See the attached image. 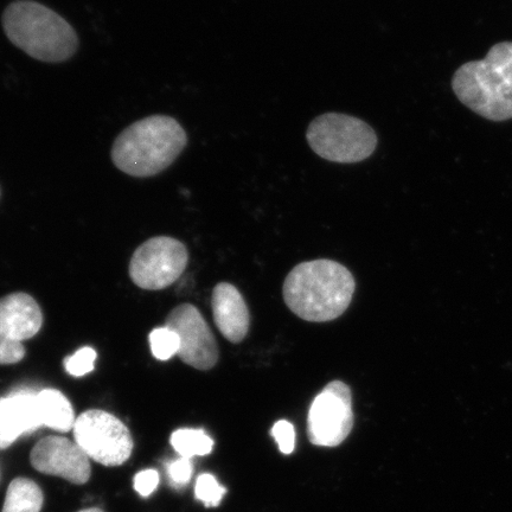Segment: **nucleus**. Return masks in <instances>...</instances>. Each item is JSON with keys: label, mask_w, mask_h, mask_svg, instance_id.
I'll return each mask as SVG.
<instances>
[{"label": "nucleus", "mask_w": 512, "mask_h": 512, "mask_svg": "<svg viewBox=\"0 0 512 512\" xmlns=\"http://www.w3.org/2000/svg\"><path fill=\"white\" fill-rule=\"evenodd\" d=\"M43 427L37 393L27 389L0 396V450Z\"/></svg>", "instance_id": "f8f14e48"}, {"label": "nucleus", "mask_w": 512, "mask_h": 512, "mask_svg": "<svg viewBox=\"0 0 512 512\" xmlns=\"http://www.w3.org/2000/svg\"><path fill=\"white\" fill-rule=\"evenodd\" d=\"M43 492L34 480L17 478L6 492L3 512H41Z\"/></svg>", "instance_id": "2eb2a0df"}, {"label": "nucleus", "mask_w": 512, "mask_h": 512, "mask_svg": "<svg viewBox=\"0 0 512 512\" xmlns=\"http://www.w3.org/2000/svg\"><path fill=\"white\" fill-rule=\"evenodd\" d=\"M354 275L339 262L320 259L303 262L288 273L283 296L294 315L313 323L341 317L351 304Z\"/></svg>", "instance_id": "f257e3e1"}, {"label": "nucleus", "mask_w": 512, "mask_h": 512, "mask_svg": "<svg viewBox=\"0 0 512 512\" xmlns=\"http://www.w3.org/2000/svg\"><path fill=\"white\" fill-rule=\"evenodd\" d=\"M211 307L217 329L234 344L241 343L249 331V311L242 294L232 284L216 285L211 296Z\"/></svg>", "instance_id": "ddd939ff"}, {"label": "nucleus", "mask_w": 512, "mask_h": 512, "mask_svg": "<svg viewBox=\"0 0 512 512\" xmlns=\"http://www.w3.org/2000/svg\"><path fill=\"white\" fill-rule=\"evenodd\" d=\"M166 471H168L171 485L176 489H181L190 482L194 465H192L191 459L181 457L166 465Z\"/></svg>", "instance_id": "aec40b11"}, {"label": "nucleus", "mask_w": 512, "mask_h": 512, "mask_svg": "<svg viewBox=\"0 0 512 512\" xmlns=\"http://www.w3.org/2000/svg\"><path fill=\"white\" fill-rule=\"evenodd\" d=\"M188 262L184 243L170 236H156L133 253L128 272L133 283L143 290L160 291L181 278Z\"/></svg>", "instance_id": "0eeeda50"}, {"label": "nucleus", "mask_w": 512, "mask_h": 512, "mask_svg": "<svg viewBox=\"0 0 512 512\" xmlns=\"http://www.w3.org/2000/svg\"><path fill=\"white\" fill-rule=\"evenodd\" d=\"M187 143V133L176 119L152 115L120 133L112 147V160L126 175L152 177L168 169Z\"/></svg>", "instance_id": "f03ea898"}, {"label": "nucleus", "mask_w": 512, "mask_h": 512, "mask_svg": "<svg viewBox=\"0 0 512 512\" xmlns=\"http://www.w3.org/2000/svg\"><path fill=\"white\" fill-rule=\"evenodd\" d=\"M165 326L179 337L178 356L197 370H210L219 362L220 352L216 338L200 310L192 304L175 307L165 320Z\"/></svg>", "instance_id": "9d476101"}, {"label": "nucleus", "mask_w": 512, "mask_h": 512, "mask_svg": "<svg viewBox=\"0 0 512 512\" xmlns=\"http://www.w3.org/2000/svg\"><path fill=\"white\" fill-rule=\"evenodd\" d=\"M31 465L44 475L61 477L73 484H86L91 478V462L82 448L64 437L50 435L32 448Z\"/></svg>", "instance_id": "9b49d317"}, {"label": "nucleus", "mask_w": 512, "mask_h": 512, "mask_svg": "<svg viewBox=\"0 0 512 512\" xmlns=\"http://www.w3.org/2000/svg\"><path fill=\"white\" fill-rule=\"evenodd\" d=\"M96 357L98 354L93 348H82L64 360V368L69 375L74 377L85 376L94 370Z\"/></svg>", "instance_id": "6ab92c4d"}, {"label": "nucleus", "mask_w": 512, "mask_h": 512, "mask_svg": "<svg viewBox=\"0 0 512 512\" xmlns=\"http://www.w3.org/2000/svg\"><path fill=\"white\" fill-rule=\"evenodd\" d=\"M73 432L75 443L96 463L119 466L131 457L132 435L124 422L111 413L89 409L76 418Z\"/></svg>", "instance_id": "423d86ee"}, {"label": "nucleus", "mask_w": 512, "mask_h": 512, "mask_svg": "<svg viewBox=\"0 0 512 512\" xmlns=\"http://www.w3.org/2000/svg\"><path fill=\"white\" fill-rule=\"evenodd\" d=\"M226 492L227 490L210 473H203L196 480L195 496L207 508L217 507L224 495H226Z\"/></svg>", "instance_id": "a211bd4d"}, {"label": "nucleus", "mask_w": 512, "mask_h": 512, "mask_svg": "<svg viewBox=\"0 0 512 512\" xmlns=\"http://www.w3.org/2000/svg\"><path fill=\"white\" fill-rule=\"evenodd\" d=\"M43 325L41 306L28 293L0 298V366L23 361V342L35 337Z\"/></svg>", "instance_id": "1a4fd4ad"}, {"label": "nucleus", "mask_w": 512, "mask_h": 512, "mask_svg": "<svg viewBox=\"0 0 512 512\" xmlns=\"http://www.w3.org/2000/svg\"><path fill=\"white\" fill-rule=\"evenodd\" d=\"M79 512H104V511H102L101 509H98V508H91V509L81 510Z\"/></svg>", "instance_id": "5701e85b"}, {"label": "nucleus", "mask_w": 512, "mask_h": 512, "mask_svg": "<svg viewBox=\"0 0 512 512\" xmlns=\"http://www.w3.org/2000/svg\"><path fill=\"white\" fill-rule=\"evenodd\" d=\"M170 443L179 456L184 458L203 457L213 451L214 441L202 430H178L171 435Z\"/></svg>", "instance_id": "dca6fc26"}, {"label": "nucleus", "mask_w": 512, "mask_h": 512, "mask_svg": "<svg viewBox=\"0 0 512 512\" xmlns=\"http://www.w3.org/2000/svg\"><path fill=\"white\" fill-rule=\"evenodd\" d=\"M313 152L329 162H362L376 150L377 136L363 120L341 113H326L313 120L306 133Z\"/></svg>", "instance_id": "39448f33"}, {"label": "nucleus", "mask_w": 512, "mask_h": 512, "mask_svg": "<svg viewBox=\"0 0 512 512\" xmlns=\"http://www.w3.org/2000/svg\"><path fill=\"white\" fill-rule=\"evenodd\" d=\"M149 342L152 355L159 361L170 360V358L178 355L179 348H181L178 335L168 326L152 330Z\"/></svg>", "instance_id": "f3484780"}, {"label": "nucleus", "mask_w": 512, "mask_h": 512, "mask_svg": "<svg viewBox=\"0 0 512 512\" xmlns=\"http://www.w3.org/2000/svg\"><path fill=\"white\" fill-rule=\"evenodd\" d=\"M452 89L479 117L495 123L512 119V42L497 43L483 60L459 67Z\"/></svg>", "instance_id": "7ed1b4c3"}, {"label": "nucleus", "mask_w": 512, "mask_h": 512, "mask_svg": "<svg viewBox=\"0 0 512 512\" xmlns=\"http://www.w3.org/2000/svg\"><path fill=\"white\" fill-rule=\"evenodd\" d=\"M272 435L277 441L279 450L284 454H291L296 447V431L291 422L280 420L272 428Z\"/></svg>", "instance_id": "412c9836"}, {"label": "nucleus", "mask_w": 512, "mask_h": 512, "mask_svg": "<svg viewBox=\"0 0 512 512\" xmlns=\"http://www.w3.org/2000/svg\"><path fill=\"white\" fill-rule=\"evenodd\" d=\"M42 425L51 430L67 433L75 425L72 403L59 390L43 389L37 393Z\"/></svg>", "instance_id": "4468645a"}, {"label": "nucleus", "mask_w": 512, "mask_h": 512, "mask_svg": "<svg viewBox=\"0 0 512 512\" xmlns=\"http://www.w3.org/2000/svg\"><path fill=\"white\" fill-rule=\"evenodd\" d=\"M159 484V473L149 469L140 471L134 477V490L142 497H149L156 491Z\"/></svg>", "instance_id": "4be33fe9"}, {"label": "nucleus", "mask_w": 512, "mask_h": 512, "mask_svg": "<svg viewBox=\"0 0 512 512\" xmlns=\"http://www.w3.org/2000/svg\"><path fill=\"white\" fill-rule=\"evenodd\" d=\"M3 27L12 44L38 61H67L79 47L72 25L55 11L32 0L11 3L4 11Z\"/></svg>", "instance_id": "20e7f679"}, {"label": "nucleus", "mask_w": 512, "mask_h": 512, "mask_svg": "<svg viewBox=\"0 0 512 512\" xmlns=\"http://www.w3.org/2000/svg\"><path fill=\"white\" fill-rule=\"evenodd\" d=\"M352 427L351 389L342 381H332L312 402L307 435L313 445L336 447L349 437Z\"/></svg>", "instance_id": "6e6552de"}]
</instances>
